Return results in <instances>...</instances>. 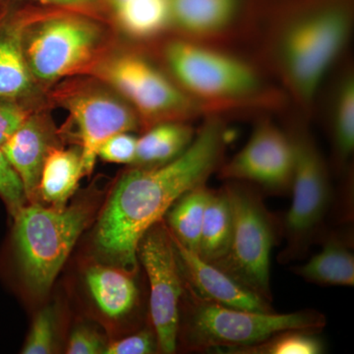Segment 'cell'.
I'll list each match as a JSON object with an SVG mask.
<instances>
[{"instance_id":"cell-16","label":"cell","mask_w":354,"mask_h":354,"mask_svg":"<svg viewBox=\"0 0 354 354\" xmlns=\"http://www.w3.org/2000/svg\"><path fill=\"white\" fill-rule=\"evenodd\" d=\"M171 27L203 41L227 34L241 15L242 0H169Z\"/></svg>"},{"instance_id":"cell-1","label":"cell","mask_w":354,"mask_h":354,"mask_svg":"<svg viewBox=\"0 0 354 354\" xmlns=\"http://www.w3.org/2000/svg\"><path fill=\"white\" fill-rule=\"evenodd\" d=\"M228 138L223 118L209 114L178 157L125 172L97 223L95 244L100 253L130 274L136 271L140 239L162 220L178 198L206 184L220 169Z\"/></svg>"},{"instance_id":"cell-15","label":"cell","mask_w":354,"mask_h":354,"mask_svg":"<svg viewBox=\"0 0 354 354\" xmlns=\"http://www.w3.org/2000/svg\"><path fill=\"white\" fill-rule=\"evenodd\" d=\"M32 9L3 6L0 10V97L34 104L39 88L23 53V31Z\"/></svg>"},{"instance_id":"cell-3","label":"cell","mask_w":354,"mask_h":354,"mask_svg":"<svg viewBox=\"0 0 354 354\" xmlns=\"http://www.w3.org/2000/svg\"><path fill=\"white\" fill-rule=\"evenodd\" d=\"M28 70L39 88L92 76L113 50V35L100 16L48 7L34 9L23 31Z\"/></svg>"},{"instance_id":"cell-14","label":"cell","mask_w":354,"mask_h":354,"mask_svg":"<svg viewBox=\"0 0 354 354\" xmlns=\"http://www.w3.org/2000/svg\"><path fill=\"white\" fill-rule=\"evenodd\" d=\"M172 239L183 278L198 295L232 308L274 312L271 301L249 290L216 265L201 259L197 253L186 249L174 236Z\"/></svg>"},{"instance_id":"cell-2","label":"cell","mask_w":354,"mask_h":354,"mask_svg":"<svg viewBox=\"0 0 354 354\" xmlns=\"http://www.w3.org/2000/svg\"><path fill=\"white\" fill-rule=\"evenodd\" d=\"M351 8L328 2L291 14L269 35L268 55L286 92L309 111L351 37Z\"/></svg>"},{"instance_id":"cell-9","label":"cell","mask_w":354,"mask_h":354,"mask_svg":"<svg viewBox=\"0 0 354 354\" xmlns=\"http://www.w3.org/2000/svg\"><path fill=\"white\" fill-rule=\"evenodd\" d=\"M295 149L292 203L286 216V247L281 263L300 259L320 237L332 204V184L327 162L315 140L304 127L290 132Z\"/></svg>"},{"instance_id":"cell-7","label":"cell","mask_w":354,"mask_h":354,"mask_svg":"<svg viewBox=\"0 0 354 354\" xmlns=\"http://www.w3.org/2000/svg\"><path fill=\"white\" fill-rule=\"evenodd\" d=\"M92 76L113 88L136 113L141 127L188 121L209 113L146 57L127 53L108 55Z\"/></svg>"},{"instance_id":"cell-21","label":"cell","mask_w":354,"mask_h":354,"mask_svg":"<svg viewBox=\"0 0 354 354\" xmlns=\"http://www.w3.org/2000/svg\"><path fill=\"white\" fill-rule=\"evenodd\" d=\"M329 128L335 162L344 167L354 149V77L349 67L337 79L330 95Z\"/></svg>"},{"instance_id":"cell-20","label":"cell","mask_w":354,"mask_h":354,"mask_svg":"<svg viewBox=\"0 0 354 354\" xmlns=\"http://www.w3.org/2000/svg\"><path fill=\"white\" fill-rule=\"evenodd\" d=\"M83 176L85 172L80 148L55 147L44 162L39 195L53 208H64Z\"/></svg>"},{"instance_id":"cell-11","label":"cell","mask_w":354,"mask_h":354,"mask_svg":"<svg viewBox=\"0 0 354 354\" xmlns=\"http://www.w3.org/2000/svg\"><path fill=\"white\" fill-rule=\"evenodd\" d=\"M137 257L145 268L150 283L151 320L158 349L162 353H174L184 278L174 239L162 221L140 239Z\"/></svg>"},{"instance_id":"cell-10","label":"cell","mask_w":354,"mask_h":354,"mask_svg":"<svg viewBox=\"0 0 354 354\" xmlns=\"http://www.w3.org/2000/svg\"><path fill=\"white\" fill-rule=\"evenodd\" d=\"M48 100L69 113L80 144L85 176L94 169L97 150L104 140L141 127L127 102L94 76L65 79L50 91Z\"/></svg>"},{"instance_id":"cell-25","label":"cell","mask_w":354,"mask_h":354,"mask_svg":"<svg viewBox=\"0 0 354 354\" xmlns=\"http://www.w3.org/2000/svg\"><path fill=\"white\" fill-rule=\"evenodd\" d=\"M318 333L308 330H286L272 335L255 346L239 349L237 354H320L324 344Z\"/></svg>"},{"instance_id":"cell-18","label":"cell","mask_w":354,"mask_h":354,"mask_svg":"<svg viewBox=\"0 0 354 354\" xmlns=\"http://www.w3.org/2000/svg\"><path fill=\"white\" fill-rule=\"evenodd\" d=\"M86 283L95 304L109 318L127 316L138 301V288L131 274L116 266L88 268Z\"/></svg>"},{"instance_id":"cell-19","label":"cell","mask_w":354,"mask_h":354,"mask_svg":"<svg viewBox=\"0 0 354 354\" xmlns=\"http://www.w3.org/2000/svg\"><path fill=\"white\" fill-rule=\"evenodd\" d=\"M101 1L109 7L121 31L133 39H153L171 27L169 0Z\"/></svg>"},{"instance_id":"cell-32","label":"cell","mask_w":354,"mask_h":354,"mask_svg":"<svg viewBox=\"0 0 354 354\" xmlns=\"http://www.w3.org/2000/svg\"><path fill=\"white\" fill-rule=\"evenodd\" d=\"M41 6L57 8L73 9L100 16V0H29Z\"/></svg>"},{"instance_id":"cell-5","label":"cell","mask_w":354,"mask_h":354,"mask_svg":"<svg viewBox=\"0 0 354 354\" xmlns=\"http://www.w3.org/2000/svg\"><path fill=\"white\" fill-rule=\"evenodd\" d=\"M327 318L317 310L292 313L256 312L232 308L198 295L184 279L179 310L177 339H181L188 351L225 349L232 353L255 346L272 335L286 330L320 332Z\"/></svg>"},{"instance_id":"cell-13","label":"cell","mask_w":354,"mask_h":354,"mask_svg":"<svg viewBox=\"0 0 354 354\" xmlns=\"http://www.w3.org/2000/svg\"><path fill=\"white\" fill-rule=\"evenodd\" d=\"M59 146L57 130L43 108H37L1 147L2 153L23 184L26 199L39 195V179L50 151Z\"/></svg>"},{"instance_id":"cell-17","label":"cell","mask_w":354,"mask_h":354,"mask_svg":"<svg viewBox=\"0 0 354 354\" xmlns=\"http://www.w3.org/2000/svg\"><path fill=\"white\" fill-rule=\"evenodd\" d=\"M351 239L330 234L320 252L293 272L309 283L320 286H353L354 256Z\"/></svg>"},{"instance_id":"cell-8","label":"cell","mask_w":354,"mask_h":354,"mask_svg":"<svg viewBox=\"0 0 354 354\" xmlns=\"http://www.w3.org/2000/svg\"><path fill=\"white\" fill-rule=\"evenodd\" d=\"M225 187L232 205L234 230L227 256L214 265L272 302L270 270L277 241L276 220L250 184L228 181Z\"/></svg>"},{"instance_id":"cell-4","label":"cell","mask_w":354,"mask_h":354,"mask_svg":"<svg viewBox=\"0 0 354 354\" xmlns=\"http://www.w3.org/2000/svg\"><path fill=\"white\" fill-rule=\"evenodd\" d=\"M162 59L172 80L209 113L279 104V92L255 65L203 41L171 39L162 48Z\"/></svg>"},{"instance_id":"cell-12","label":"cell","mask_w":354,"mask_h":354,"mask_svg":"<svg viewBox=\"0 0 354 354\" xmlns=\"http://www.w3.org/2000/svg\"><path fill=\"white\" fill-rule=\"evenodd\" d=\"M295 169V149L290 133L270 120L258 121L246 145L221 165L220 176L260 186L276 194L290 192Z\"/></svg>"},{"instance_id":"cell-29","label":"cell","mask_w":354,"mask_h":354,"mask_svg":"<svg viewBox=\"0 0 354 354\" xmlns=\"http://www.w3.org/2000/svg\"><path fill=\"white\" fill-rule=\"evenodd\" d=\"M0 198L6 203L9 213L15 215L25 206L26 195L23 184L0 149Z\"/></svg>"},{"instance_id":"cell-22","label":"cell","mask_w":354,"mask_h":354,"mask_svg":"<svg viewBox=\"0 0 354 354\" xmlns=\"http://www.w3.org/2000/svg\"><path fill=\"white\" fill-rule=\"evenodd\" d=\"M196 131L187 121H169L148 128L137 141L138 167H153L174 160L189 147Z\"/></svg>"},{"instance_id":"cell-6","label":"cell","mask_w":354,"mask_h":354,"mask_svg":"<svg viewBox=\"0 0 354 354\" xmlns=\"http://www.w3.org/2000/svg\"><path fill=\"white\" fill-rule=\"evenodd\" d=\"M90 216V209L81 204L57 209L44 208L34 202L13 216L14 256L32 292H48L87 227Z\"/></svg>"},{"instance_id":"cell-30","label":"cell","mask_w":354,"mask_h":354,"mask_svg":"<svg viewBox=\"0 0 354 354\" xmlns=\"http://www.w3.org/2000/svg\"><path fill=\"white\" fill-rule=\"evenodd\" d=\"M158 349L156 334L150 330H142L120 341L109 344L104 348L106 354H150Z\"/></svg>"},{"instance_id":"cell-26","label":"cell","mask_w":354,"mask_h":354,"mask_svg":"<svg viewBox=\"0 0 354 354\" xmlns=\"http://www.w3.org/2000/svg\"><path fill=\"white\" fill-rule=\"evenodd\" d=\"M55 316L51 307L39 312L21 353L48 354L55 349Z\"/></svg>"},{"instance_id":"cell-27","label":"cell","mask_w":354,"mask_h":354,"mask_svg":"<svg viewBox=\"0 0 354 354\" xmlns=\"http://www.w3.org/2000/svg\"><path fill=\"white\" fill-rule=\"evenodd\" d=\"M36 109L32 102L0 97V148Z\"/></svg>"},{"instance_id":"cell-23","label":"cell","mask_w":354,"mask_h":354,"mask_svg":"<svg viewBox=\"0 0 354 354\" xmlns=\"http://www.w3.org/2000/svg\"><path fill=\"white\" fill-rule=\"evenodd\" d=\"M234 216L225 186L212 191L204 221L197 254L201 259L216 264L227 256L232 243Z\"/></svg>"},{"instance_id":"cell-24","label":"cell","mask_w":354,"mask_h":354,"mask_svg":"<svg viewBox=\"0 0 354 354\" xmlns=\"http://www.w3.org/2000/svg\"><path fill=\"white\" fill-rule=\"evenodd\" d=\"M212 191L206 184L193 188L178 198L165 214L172 236L192 252L198 251L205 211Z\"/></svg>"},{"instance_id":"cell-31","label":"cell","mask_w":354,"mask_h":354,"mask_svg":"<svg viewBox=\"0 0 354 354\" xmlns=\"http://www.w3.org/2000/svg\"><path fill=\"white\" fill-rule=\"evenodd\" d=\"M106 346L102 337L94 330L87 327H79L70 335L67 353H104Z\"/></svg>"},{"instance_id":"cell-28","label":"cell","mask_w":354,"mask_h":354,"mask_svg":"<svg viewBox=\"0 0 354 354\" xmlns=\"http://www.w3.org/2000/svg\"><path fill=\"white\" fill-rule=\"evenodd\" d=\"M138 138L129 132H120L104 140L97 150V157L113 164L134 165Z\"/></svg>"}]
</instances>
